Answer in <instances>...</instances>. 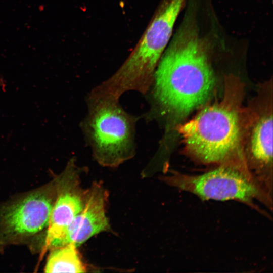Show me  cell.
I'll use <instances>...</instances> for the list:
<instances>
[{
	"label": "cell",
	"mask_w": 273,
	"mask_h": 273,
	"mask_svg": "<svg viewBox=\"0 0 273 273\" xmlns=\"http://www.w3.org/2000/svg\"><path fill=\"white\" fill-rule=\"evenodd\" d=\"M73 243L55 248L44 267L46 272H85L86 267Z\"/></svg>",
	"instance_id": "30bf717a"
},
{
	"label": "cell",
	"mask_w": 273,
	"mask_h": 273,
	"mask_svg": "<svg viewBox=\"0 0 273 273\" xmlns=\"http://www.w3.org/2000/svg\"><path fill=\"white\" fill-rule=\"evenodd\" d=\"M264 103L259 109H249L244 153L250 171L272 193V105Z\"/></svg>",
	"instance_id": "8992f818"
},
{
	"label": "cell",
	"mask_w": 273,
	"mask_h": 273,
	"mask_svg": "<svg viewBox=\"0 0 273 273\" xmlns=\"http://www.w3.org/2000/svg\"><path fill=\"white\" fill-rule=\"evenodd\" d=\"M241 83L234 76L226 77L223 96L177 127L186 153L195 162L218 165L245 158L249 109L242 107Z\"/></svg>",
	"instance_id": "7a4b0ae2"
},
{
	"label": "cell",
	"mask_w": 273,
	"mask_h": 273,
	"mask_svg": "<svg viewBox=\"0 0 273 273\" xmlns=\"http://www.w3.org/2000/svg\"><path fill=\"white\" fill-rule=\"evenodd\" d=\"M108 193L103 185L94 182L86 189L83 207L67 227L63 246L73 243L77 247L99 233L111 231L106 213Z\"/></svg>",
	"instance_id": "9c48e42d"
},
{
	"label": "cell",
	"mask_w": 273,
	"mask_h": 273,
	"mask_svg": "<svg viewBox=\"0 0 273 273\" xmlns=\"http://www.w3.org/2000/svg\"><path fill=\"white\" fill-rule=\"evenodd\" d=\"M186 0H163L142 38L119 68L93 88L100 96L119 100L129 91L146 95Z\"/></svg>",
	"instance_id": "3957f363"
},
{
	"label": "cell",
	"mask_w": 273,
	"mask_h": 273,
	"mask_svg": "<svg viewBox=\"0 0 273 273\" xmlns=\"http://www.w3.org/2000/svg\"><path fill=\"white\" fill-rule=\"evenodd\" d=\"M80 172L72 158L62 175L60 193L51 212L46 240L49 247L63 246L67 227L83 207L86 189L80 187Z\"/></svg>",
	"instance_id": "52a82bcc"
},
{
	"label": "cell",
	"mask_w": 273,
	"mask_h": 273,
	"mask_svg": "<svg viewBox=\"0 0 273 273\" xmlns=\"http://www.w3.org/2000/svg\"><path fill=\"white\" fill-rule=\"evenodd\" d=\"M167 185L192 193L202 200H235L265 215L268 214L255 201L272 209V193L250 171L245 159L218 165L204 173L190 175L171 170L160 177Z\"/></svg>",
	"instance_id": "5b68a950"
},
{
	"label": "cell",
	"mask_w": 273,
	"mask_h": 273,
	"mask_svg": "<svg viewBox=\"0 0 273 273\" xmlns=\"http://www.w3.org/2000/svg\"><path fill=\"white\" fill-rule=\"evenodd\" d=\"M53 206L47 193L29 194L3 212L0 224L3 233L11 237H21L40 232L48 225Z\"/></svg>",
	"instance_id": "ba28073f"
},
{
	"label": "cell",
	"mask_w": 273,
	"mask_h": 273,
	"mask_svg": "<svg viewBox=\"0 0 273 273\" xmlns=\"http://www.w3.org/2000/svg\"><path fill=\"white\" fill-rule=\"evenodd\" d=\"M215 83L207 43L188 17L156 67L149 90L154 105L169 115L185 116L206 102Z\"/></svg>",
	"instance_id": "6da1fadb"
},
{
	"label": "cell",
	"mask_w": 273,
	"mask_h": 273,
	"mask_svg": "<svg viewBox=\"0 0 273 273\" xmlns=\"http://www.w3.org/2000/svg\"><path fill=\"white\" fill-rule=\"evenodd\" d=\"M87 105L80 127L97 163L114 168L132 158L138 118L125 111L119 100L87 97Z\"/></svg>",
	"instance_id": "277c9868"
}]
</instances>
